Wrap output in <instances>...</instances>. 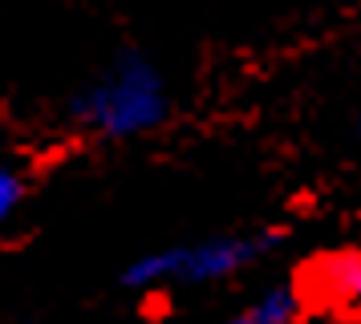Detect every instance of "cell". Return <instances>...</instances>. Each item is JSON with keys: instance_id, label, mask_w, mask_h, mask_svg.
I'll return each mask as SVG.
<instances>
[{"instance_id": "cell-1", "label": "cell", "mask_w": 361, "mask_h": 324, "mask_svg": "<svg viewBox=\"0 0 361 324\" xmlns=\"http://www.w3.org/2000/svg\"><path fill=\"white\" fill-rule=\"evenodd\" d=\"M61 118L78 138L90 142H138L175 118V89L154 53L122 45L69 89Z\"/></svg>"}, {"instance_id": "cell-4", "label": "cell", "mask_w": 361, "mask_h": 324, "mask_svg": "<svg viewBox=\"0 0 361 324\" xmlns=\"http://www.w3.org/2000/svg\"><path fill=\"white\" fill-rule=\"evenodd\" d=\"M235 324H305V304H300V292H296L293 275L284 272L280 280H268L247 296L244 304L231 312Z\"/></svg>"}, {"instance_id": "cell-5", "label": "cell", "mask_w": 361, "mask_h": 324, "mask_svg": "<svg viewBox=\"0 0 361 324\" xmlns=\"http://www.w3.org/2000/svg\"><path fill=\"white\" fill-rule=\"evenodd\" d=\"M29 194H33V182H29L25 162L0 158V235L20 215V207L29 203Z\"/></svg>"}, {"instance_id": "cell-6", "label": "cell", "mask_w": 361, "mask_h": 324, "mask_svg": "<svg viewBox=\"0 0 361 324\" xmlns=\"http://www.w3.org/2000/svg\"><path fill=\"white\" fill-rule=\"evenodd\" d=\"M349 138H353V142L361 146V106L353 110V118H349Z\"/></svg>"}, {"instance_id": "cell-3", "label": "cell", "mask_w": 361, "mask_h": 324, "mask_svg": "<svg viewBox=\"0 0 361 324\" xmlns=\"http://www.w3.org/2000/svg\"><path fill=\"white\" fill-rule=\"evenodd\" d=\"M288 275L309 320H361V243L321 247L296 259Z\"/></svg>"}, {"instance_id": "cell-2", "label": "cell", "mask_w": 361, "mask_h": 324, "mask_svg": "<svg viewBox=\"0 0 361 324\" xmlns=\"http://www.w3.org/2000/svg\"><path fill=\"white\" fill-rule=\"evenodd\" d=\"M288 243L284 223H256L240 231H212L199 239L150 247L122 263L118 288L130 296H159L166 288H212L256 272Z\"/></svg>"}]
</instances>
